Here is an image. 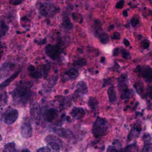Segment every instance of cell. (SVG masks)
I'll use <instances>...</instances> for the list:
<instances>
[{"instance_id":"cell-1","label":"cell","mask_w":152,"mask_h":152,"mask_svg":"<svg viewBox=\"0 0 152 152\" xmlns=\"http://www.w3.org/2000/svg\"><path fill=\"white\" fill-rule=\"evenodd\" d=\"M31 90L25 84L19 85L11 92L13 102L18 106L27 104L31 95Z\"/></svg>"},{"instance_id":"cell-2","label":"cell","mask_w":152,"mask_h":152,"mask_svg":"<svg viewBox=\"0 0 152 152\" xmlns=\"http://www.w3.org/2000/svg\"><path fill=\"white\" fill-rule=\"evenodd\" d=\"M109 126L105 118L98 117L92 128V133L96 138L104 136L107 133Z\"/></svg>"},{"instance_id":"cell-3","label":"cell","mask_w":152,"mask_h":152,"mask_svg":"<svg viewBox=\"0 0 152 152\" xmlns=\"http://www.w3.org/2000/svg\"><path fill=\"white\" fill-rule=\"evenodd\" d=\"M135 72L139 73V76L144 78L147 82L151 83L152 81V68L149 66L143 67L138 66L136 67Z\"/></svg>"},{"instance_id":"cell-4","label":"cell","mask_w":152,"mask_h":152,"mask_svg":"<svg viewBox=\"0 0 152 152\" xmlns=\"http://www.w3.org/2000/svg\"><path fill=\"white\" fill-rule=\"evenodd\" d=\"M57 10L56 7L50 3H42L39 7L40 14L44 17L53 16L56 13Z\"/></svg>"},{"instance_id":"cell-5","label":"cell","mask_w":152,"mask_h":152,"mask_svg":"<svg viewBox=\"0 0 152 152\" xmlns=\"http://www.w3.org/2000/svg\"><path fill=\"white\" fill-rule=\"evenodd\" d=\"M18 117V111L17 109L11 108L4 113L3 120L6 124L11 125L15 122Z\"/></svg>"},{"instance_id":"cell-6","label":"cell","mask_w":152,"mask_h":152,"mask_svg":"<svg viewBox=\"0 0 152 152\" xmlns=\"http://www.w3.org/2000/svg\"><path fill=\"white\" fill-rule=\"evenodd\" d=\"M47 56L52 60L57 59L60 57L61 50L59 47L57 45H48L45 49Z\"/></svg>"},{"instance_id":"cell-7","label":"cell","mask_w":152,"mask_h":152,"mask_svg":"<svg viewBox=\"0 0 152 152\" xmlns=\"http://www.w3.org/2000/svg\"><path fill=\"white\" fill-rule=\"evenodd\" d=\"M30 113L32 119L36 124H39L41 117V108L37 102H34L31 104Z\"/></svg>"},{"instance_id":"cell-8","label":"cell","mask_w":152,"mask_h":152,"mask_svg":"<svg viewBox=\"0 0 152 152\" xmlns=\"http://www.w3.org/2000/svg\"><path fill=\"white\" fill-rule=\"evenodd\" d=\"M21 134L24 138H30L33 135L32 126L30 123L26 122L22 124L20 127Z\"/></svg>"},{"instance_id":"cell-9","label":"cell","mask_w":152,"mask_h":152,"mask_svg":"<svg viewBox=\"0 0 152 152\" xmlns=\"http://www.w3.org/2000/svg\"><path fill=\"white\" fill-rule=\"evenodd\" d=\"M88 93V88L87 83L83 81H80L77 83L75 90V95L77 97L84 96Z\"/></svg>"},{"instance_id":"cell-10","label":"cell","mask_w":152,"mask_h":152,"mask_svg":"<svg viewBox=\"0 0 152 152\" xmlns=\"http://www.w3.org/2000/svg\"><path fill=\"white\" fill-rule=\"evenodd\" d=\"M142 130V126L141 124H138L134 125L128 136V142L138 137Z\"/></svg>"},{"instance_id":"cell-11","label":"cell","mask_w":152,"mask_h":152,"mask_svg":"<svg viewBox=\"0 0 152 152\" xmlns=\"http://www.w3.org/2000/svg\"><path fill=\"white\" fill-rule=\"evenodd\" d=\"M95 30V36L98 38L101 43L106 44L109 42L110 41L109 35L103 31L102 28H96Z\"/></svg>"},{"instance_id":"cell-12","label":"cell","mask_w":152,"mask_h":152,"mask_svg":"<svg viewBox=\"0 0 152 152\" xmlns=\"http://www.w3.org/2000/svg\"><path fill=\"white\" fill-rule=\"evenodd\" d=\"M57 115V110L54 108L47 109L43 114L44 119L49 123L53 122Z\"/></svg>"},{"instance_id":"cell-13","label":"cell","mask_w":152,"mask_h":152,"mask_svg":"<svg viewBox=\"0 0 152 152\" xmlns=\"http://www.w3.org/2000/svg\"><path fill=\"white\" fill-rule=\"evenodd\" d=\"M71 114L74 119L79 120L85 116L86 112L84 109L81 107H74L71 111Z\"/></svg>"},{"instance_id":"cell-14","label":"cell","mask_w":152,"mask_h":152,"mask_svg":"<svg viewBox=\"0 0 152 152\" xmlns=\"http://www.w3.org/2000/svg\"><path fill=\"white\" fill-rule=\"evenodd\" d=\"M27 70L30 76H31L33 78L39 79L43 76V73L39 69L35 68L34 66L32 65L28 66Z\"/></svg>"},{"instance_id":"cell-15","label":"cell","mask_w":152,"mask_h":152,"mask_svg":"<svg viewBox=\"0 0 152 152\" xmlns=\"http://www.w3.org/2000/svg\"><path fill=\"white\" fill-rule=\"evenodd\" d=\"M128 84V75L126 74H123L118 79V86H119V88L121 89L124 88V89H125L126 88H127Z\"/></svg>"},{"instance_id":"cell-16","label":"cell","mask_w":152,"mask_h":152,"mask_svg":"<svg viewBox=\"0 0 152 152\" xmlns=\"http://www.w3.org/2000/svg\"><path fill=\"white\" fill-rule=\"evenodd\" d=\"M21 71V70L18 71L17 72L13 74L10 78H8L7 80H5L4 81H3V82L1 84V89L4 88H5L6 87L9 86V85L10 84V83L17 77V76H18V75L19 74Z\"/></svg>"},{"instance_id":"cell-17","label":"cell","mask_w":152,"mask_h":152,"mask_svg":"<svg viewBox=\"0 0 152 152\" xmlns=\"http://www.w3.org/2000/svg\"><path fill=\"white\" fill-rule=\"evenodd\" d=\"M79 72L75 68H71L67 70L64 73L65 76L68 80L75 79L79 75Z\"/></svg>"},{"instance_id":"cell-18","label":"cell","mask_w":152,"mask_h":152,"mask_svg":"<svg viewBox=\"0 0 152 152\" xmlns=\"http://www.w3.org/2000/svg\"><path fill=\"white\" fill-rule=\"evenodd\" d=\"M107 95L110 102H114L117 99V95L115 88L114 86L110 87L107 90Z\"/></svg>"},{"instance_id":"cell-19","label":"cell","mask_w":152,"mask_h":152,"mask_svg":"<svg viewBox=\"0 0 152 152\" xmlns=\"http://www.w3.org/2000/svg\"><path fill=\"white\" fill-rule=\"evenodd\" d=\"M62 26L65 30L69 31L72 29L73 27V25L71 23L69 18L65 16L63 18Z\"/></svg>"},{"instance_id":"cell-20","label":"cell","mask_w":152,"mask_h":152,"mask_svg":"<svg viewBox=\"0 0 152 152\" xmlns=\"http://www.w3.org/2000/svg\"><path fill=\"white\" fill-rule=\"evenodd\" d=\"M133 94H134V92L133 90L126 88L123 90L121 97L122 99H129L133 96Z\"/></svg>"},{"instance_id":"cell-21","label":"cell","mask_w":152,"mask_h":152,"mask_svg":"<svg viewBox=\"0 0 152 152\" xmlns=\"http://www.w3.org/2000/svg\"><path fill=\"white\" fill-rule=\"evenodd\" d=\"M17 151L15 148V142H12L11 143H8L5 145L3 149V152H16Z\"/></svg>"},{"instance_id":"cell-22","label":"cell","mask_w":152,"mask_h":152,"mask_svg":"<svg viewBox=\"0 0 152 152\" xmlns=\"http://www.w3.org/2000/svg\"><path fill=\"white\" fill-rule=\"evenodd\" d=\"M88 106L92 109H96L98 106V101L96 98L91 97L88 101Z\"/></svg>"},{"instance_id":"cell-23","label":"cell","mask_w":152,"mask_h":152,"mask_svg":"<svg viewBox=\"0 0 152 152\" xmlns=\"http://www.w3.org/2000/svg\"><path fill=\"white\" fill-rule=\"evenodd\" d=\"M48 147L50 148L51 152H59L60 151V147L58 144L56 142L51 141L48 143Z\"/></svg>"},{"instance_id":"cell-24","label":"cell","mask_w":152,"mask_h":152,"mask_svg":"<svg viewBox=\"0 0 152 152\" xmlns=\"http://www.w3.org/2000/svg\"><path fill=\"white\" fill-rule=\"evenodd\" d=\"M9 29V27L6 24L4 21L1 20V31H0L1 36L2 37V36L6 35V34L8 31Z\"/></svg>"},{"instance_id":"cell-25","label":"cell","mask_w":152,"mask_h":152,"mask_svg":"<svg viewBox=\"0 0 152 152\" xmlns=\"http://www.w3.org/2000/svg\"><path fill=\"white\" fill-rule=\"evenodd\" d=\"M87 60L85 58H81L77 60H75L73 62V65L75 66H80L83 67L87 64Z\"/></svg>"},{"instance_id":"cell-26","label":"cell","mask_w":152,"mask_h":152,"mask_svg":"<svg viewBox=\"0 0 152 152\" xmlns=\"http://www.w3.org/2000/svg\"><path fill=\"white\" fill-rule=\"evenodd\" d=\"M7 102V96L6 92H3L1 95V105L5 106Z\"/></svg>"},{"instance_id":"cell-27","label":"cell","mask_w":152,"mask_h":152,"mask_svg":"<svg viewBox=\"0 0 152 152\" xmlns=\"http://www.w3.org/2000/svg\"><path fill=\"white\" fill-rule=\"evenodd\" d=\"M50 69V66L49 64H47L44 66L43 68V78L44 79H46L48 77V75Z\"/></svg>"},{"instance_id":"cell-28","label":"cell","mask_w":152,"mask_h":152,"mask_svg":"<svg viewBox=\"0 0 152 152\" xmlns=\"http://www.w3.org/2000/svg\"><path fill=\"white\" fill-rule=\"evenodd\" d=\"M122 55L123 57L125 60H129L131 59L130 54L128 50L123 49L121 51Z\"/></svg>"},{"instance_id":"cell-29","label":"cell","mask_w":152,"mask_h":152,"mask_svg":"<svg viewBox=\"0 0 152 152\" xmlns=\"http://www.w3.org/2000/svg\"><path fill=\"white\" fill-rule=\"evenodd\" d=\"M134 87L137 92H138L139 94L142 93L144 91V86L142 83H138L136 85H134Z\"/></svg>"},{"instance_id":"cell-30","label":"cell","mask_w":152,"mask_h":152,"mask_svg":"<svg viewBox=\"0 0 152 152\" xmlns=\"http://www.w3.org/2000/svg\"><path fill=\"white\" fill-rule=\"evenodd\" d=\"M143 139L144 142L146 144L150 143L152 140V137L148 133H145L144 134V135H143Z\"/></svg>"},{"instance_id":"cell-31","label":"cell","mask_w":152,"mask_h":152,"mask_svg":"<svg viewBox=\"0 0 152 152\" xmlns=\"http://www.w3.org/2000/svg\"><path fill=\"white\" fill-rule=\"evenodd\" d=\"M139 23V19L137 16L133 17L130 21V23L132 27H135Z\"/></svg>"},{"instance_id":"cell-32","label":"cell","mask_w":152,"mask_h":152,"mask_svg":"<svg viewBox=\"0 0 152 152\" xmlns=\"http://www.w3.org/2000/svg\"><path fill=\"white\" fill-rule=\"evenodd\" d=\"M141 151L143 152H152V143H147L144 145Z\"/></svg>"},{"instance_id":"cell-33","label":"cell","mask_w":152,"mask_h":152,"mask_svg":"<svg viewBox=\"0 0 152 152\" xmlns=\"http://www.w3.org/2000/svg\"><path fill=\"white\" fill-rule=\"evenodd\" d=\"M112 82H113V79L111 77L104 79L103 81V88H104L108 85H111V84H112Z\"/></svg>"},{"instance_id":"cell-34","label":"cell","mask_w":152,"mask_h":152,"mask_svg":"<svg viewBox=\"0 0 152 152\" xmlns=\"http://www.w3.org/2000/svg\"><path fill=\"white\" fill-rule=\"evenodd\" d=\"M124 0H121L116 3V5H115V8L116 9H122L124 7Z\"/></svg>"},{"instance_id":"cell-35","label":"cell","mask_w":152,"mask_h":152,"mask_svg":"<svg viewBox=\"0 0 152 152\" xmlns=\"http://www.w3.org/2000/svg\"><path fill=\"white\" fill-rule=\"evenodd\" d=\"M136 145V144H132L129 145L125 148L124 151H125V152H131L132 151L133 148L135 147Z\"/></svg>"},{"instance_id":"cell-36","label":"cell","mask_w":152,"mask_h":152,"mask_svg":"<svg viewBox=\"0 0 152 152\" xmlns=\"http://www.w3.org/2000/svg\"><path fill=\"white\" fill-rule=\"evenodd\" d=\"M37 152H51V150L50 148L47 146L43 147L40 148L37 150Z\"/></svg>"},{"instance_id":"cell-37","label":"cell","mask_w":152,"mask_h":152,"mask_svg":"<svg viewBox=\"0 0 152 152\" xmlns=\"http://www.w3.org/2000/svg\"><path fill=\"white\" fill-rule=\"evenodd\" d=\"M113 39L115 40H120L121 39V34L118 32L115 31L113 33Z\"/></svg>"},{"instance_id":"cell-38","label":"cell","mask_w":152,"mask_h":152,"mask_svg":"<svg viewBox=\"0 0 152 152\" xmlns=\"http://www.w3.org/2000/svg\"><path fill=\"white\" fill-rule=\"evenodd\" d=\"M23 0H9L10 2L12 5H18L21 4Z\"/></svg>"},{"instance_id":"cell-39","label":"cell","mask_w":152,"mask_h":152,"mask_svg":"<svg viewBox=\"0 0 152 152\" xmlns=\"http://www.w3.org/2000/svg\"><path fill=\"white\" fill-rule=\"evenodd\" d=\"M118 151L119 150H117L113 146H109L106 150L107 152H115V151Z\"/></svg>"},{"instance_id":"cell-40","label":"cell","mask_w":152,"mask_h":152,"mask_svg":"<svg viewBox=\"0 0 152 152\" xmlns=\"http://www.w3.org/2000/svg\"><path fill=\"white\" fill-rule=\"evenodd\" d=\"M119 48H115L113 50V55L114 56H117L119 55Z\"/></svg>"},{"instance_id":"cell-41","label":"cell","mask_w":152,"mask_h":152,"mask_svg":"<svg viewBox=\"0 0 152 152\" xmlns=\"http://www.w3.org/2000/svg\"><path fill=\"white\" fill-rule=\"evenodd\" d=\"M148 96L151 99H152V86L148 88Z\"/></svg>"},{"instance_id":"cell-42","label":"cell","mask_w":152,"mask_h":152,"mask_svg":"<svg viewBox=\"0 0 152 152\" xmlns=\"http://www.w3.org/2000/svg\"><path fill=\"white\" fill-rule=\"evenodd\" d=\"M143 46L144 49H148L149 48L150 44H149V42L144 41L143 42Z\"/></svg>"},{"instance_id":"cell-43","label":"cell","mask_w":152,"mask_h":152,"mask_svg":"<svg viewBox=\"0 0 152 152\" xmlns=\"http://www.w3.org/2000/svg\"><path fill=\"white\" fill-rule=\"evenodd\" d=\"M124 43L126 47H128L130 46V42L128 40L124 39Z\"/></svg>"},{"instance_id":"cell-44","label":"cell","mask_w":152,"mask_h":152,"mask_svg":"<svg viewBox=\"0 0 152 152\" xmlns=\"http://www.w3.org/2000/svg\"><path fill=\"white\" fill-rule=\"evenodd\" d=\"M123 15L125 17H127L128 16V13L127 10H124L123 12Z\"/></svg>"},{"instance_id":"cell-45","label":"cell","mask_w":152,"mask_h":152,"mask_svg":"<svg viewBox=\"0 0 152 152\" xmlns=\"http://www.w3.org/2000/svg\"><path fill=\"white\" fill-rule=\"evenodd\" d=\"M114 25H110V26H109L108 30H109V31H112V30H113V29H114Z\"/></svg>"},{"instance_id":"cell-46","label":"cell","mask_w":152,"mask_h":152,"mask_svg":"<svg viewBox=\"0 0 152 152\" xmlns=\"http://www.w3.org/2000/svg\"><path fill=\"white\" fill-rule=\"evenodd\" d=\"M105 60V58L104 57H102V58H101L100 62H102V63H103Z\"/></svg>"},{"instance_id":"cell-47","label":"cell","mask_w":152,"mask_h":152,"mask_svg":"<svg viewBox=\"0 0 152 152\" xmlns=\"http://www.w3.org/2000/svg\"><path fill=\"white\" fill-rule=\"evenodd\" d=\"M151 29H152V27H151Z\"/></svg>"},{"instance_id":"cell-48","label":"cell","mask_w":152,"mask_h":152,"mask_svg":"<svg viewBox=\"0 0 152 152\" xmlns=\"http://www.w3.org/2000/svg\"></svg>"}]
</instances>
